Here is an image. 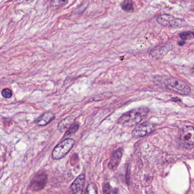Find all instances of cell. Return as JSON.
I'll return each mask as SVG.
<instances>
[{"label": "cell", "instance_id": "1", "mask_svg": "<svg viewBox=\"0 0 194 194\" xmlns=\"http://www.w3.org/2000/svg\"><path fill=\"white\" fill-rule=\"evenodd\" d=\"M148 113L146 108H138L123 114L118 120V124L124 125H136L144 120Z\"/></svg>", "mask_w": 194, "mask_h": 194}, {"label": "cell", "instance_id": "2", "mask_svg": "<svg viewBox=\"0 0 194 194\" xmlns=\"http://www.w3.org/2000/svg\"><path fill=\"white\" fill-rule=\"evenodd\" d=\"M164 85L168 89L181 95H188L191 88L183 81L174 77H166L164 80Z\"/></svg>", "mask_w": 194, "mask_h": 194}, {"label": "cell", "instance_id": "3", "mask_svg": "<svg viewBox=\"0 0 194 194\" xmlns=\"http://www.w3.org/2000/svg\"><path fill=\"white\" fill-rule=\"evenodd\" d=\"M75 144V140L69 138L61 141L57 145L53 150L52 157L53 160H59L63 158L69 153Z\"/></svg>", "mask_w": 194, "mask_h": 194}, {"label": "cell", "instance_id": "4", "mask_svg": "<svg viewBox=\"0 0 194 194\" xmlns=\"http://www.w3.org/2000/svg\"><path fill=\"white\" fill-rule=\"evenodd\" d=\"M156 21L164 26L172 28H180L186 26L187 25L186 21L184 19L180 18H176L168 14L160 15L157 18Z\"/></svg>", "mask_w": 194, "mask_h": 194}, {"label": "cell", "instance_id": "5", "mask_svg": "<svg viewBox=\"0 0 194 194\" xmlns=\"http://www.w3.org/2000/svg\"><path fill=\"white\" fill-rule=\"evenodd\" d=\"M180 139L187 148H194V127L187 126L180 130Z\"/></svg>", "mask_w": 194, "mask_h": 194}, {"label": "cell", "instance_id": "6", "mask_svg": "<svg viewBox=\"0 0 194 194\" xmlns=\"http://www.w3.org/2000/svg\"><path fill=\"white\" fill-rule=\"evenodd\" d=\"M47 182V176L45 172H39L31 180L29 188L32 191L42 190Z\"/></svg>", "mask_w": 194, "mask_h": 194}, {"label": "cell", "instance_id": "7", "mask_svg": "<svg viewBox=\"0 0 194 194\" xmlns=\"http://www.w3.org/2000/svg\"><path fill=\"white\" fill-rule=\"evenodd\" d=\"M155 129V126L150 123H144L137 126L133 132V136L136 138L145 137L151 133Z\"/></svg>", "mask_w": 194, "mask_h": 194}, {"label": "cell", "instance_id": "8", "mask_svg": "<svg viewBox=\"0 0 194 194\" xmlns=\"http://www.w3.org/2000/svg\"><path fill=\"white\" fill-rule=\"evenodd\" d=\"M122 148H119L113 151L110 156L108 167L111 170H114L118 166L121 160L122 156Z\"/></svg>", "mask_w": 194, "mask_h": 194}, {"label": "cell", "instance_id": "9", "mask_svg": "<svg viewBox=\"0 0 194 194\" xmlns=\"http://www.w3.org/2000/svg\"><path fill=\"white\" fill-rule=\"evenodd\" d=\"M85 176L83 174L79 175L71 186V189L73 194H81L83 191Z\"/></svg>", "mask_w": 194, "mask_h": 194}, {"label": "cell", "instance_id": "10", "mask_svg": "<svg viewBox=\"0 0 194 194\" xmlns=\"http://www.w3.org/2000/svg\"><path fill=\"white\" fill-rule=\"evenodd\" d=\"M55 118V116L51 112H45L41 114L36 120L35 123L38 126H45L49 124Z\"/></svg>", "mask_w": 194, "mask_h": 194}, {"label": "cell", "instance_id": "11", "mask_svg": "<svg viewBox=\"0 0 194 194\" xmlns=\"http://www.w3.org/2000/svg\"><path fill=\"white\" fill-rule=\"evenodd\" d=\"M75 120V117L73 116H69L65 118L60 122L57 126V129L61 132H63L73 125Z\"/></svg>", "mask_w": 194, "mask_h": 194}, {"label": "cell", "instance_id": "12", "mask_svg": "<svg viewBox=\"0 0 194 194\" xmlns=\"http://www.w3.org/2000/svg\"><path fill=\"white\" fill-rule=\"evenodd\" d=\"M168 49H167L166 47H156V49H152L150 55L152 56L153 57H157V58H161L164 56V55L167 53V52Z\"/></svg>", "mask_w": 194, "mask_h": 194}, {"label": "cell", "instance_id": "13", "mask_svg": "<svg viewBox=\"0 0 194 194\" xmlns=\"http://www.w3.org/2000/svg\"><path fill=\"white\" fill-rule=\"evenodd\" d=\"M121 6L122 9L125 12H132L134 11L133 2L130 0L124 1L121 5Z\"/></svg>", "mask_w": 194, "mask_h": 194}, {"label": "cell", "instance_id": "14", "mask_svg": "<svg viewBox=\"0 0 194 194\" xmlns=\"http://www.w3.org/2000/svg\"><path fill=\"white\" fill-rule=\"evenodd\" d=\"M180 38L183 41H188L194 38V32L192 31H184L179 34Z\"/></svg>", "mask_w": 194, "mask_h": 194}, {"label": "cell", "instance_id": "15", "mask_svg": "<svg viewBox=\"0 0 194 194\" xmlns=\"http://www.w3.org/2000/svg\"><path fill=\"white\" fill-rule=\"evenodd\" d=\"M67 2V0H53L51 3V6L54 8H60L63 6H65Z\"/></svg>", "mask_w": 194, "mask_h": 194}, {"label": "cell", "instance_id": "16", "mask_svg": "<svg viewBox=\"0 0 194 194\" xmlns=\"http://www.w3.org/2000/svg\"><path fill=\"white\" fill-rule=\"evenodd\" d=\"M97 187L94 183H90L88 184L85 193L87 194H97Z\"/></svg>", "mask_w": 194, "mask_h": 194}, {"label": "cell", "instance_id": "17", "mask_svg": "<svg viewBox=\"0 0 194 194\" xmlns=\"http://www.w3.org/2000/svg\"><path fill=\"white\" fill-rule=\"evenodd\" d=\"M79 126L78 124H73L72 125L69 127V128L68 130L67 131V132L65 134V136H69V135H71V134L76 133V132L77 131L78 129H79Z\"/></svg>", "mask_w": 194, "mask_h": 194}, {"label": "cell", "instance_id": "18", "mask_svg": "<svg viewBox=\"0 0 194 194\" xmlns=\"http://www.w3.org/2000/svg\"><path fill=\"white\" fill-rule=\"evenodd\" d=\"M2 96L5 99H10L13 96V92L9 88H5L1 92Z\"/></svg>", "mask_w": 194, "mask_h": 194}, {"label": "cell", "instance_id": "19", "mask_svg": "<svg viewBox=\"0 0 194 194\" xmlns=\"http://www.w3.org/2000/svg\"><path fill=\"white\" fill-rule=\"evenodd\" d=\"M113 189L109 183H106L103 186V192L105 194H110L113 192Z\"/></svg>", "mask_w": 194, "mask_h": 194}, {"label": "cell", "instance_id": "20", "mask_svg": "<svg viewBox=\"0 0 194 194\" xmlns=\"http://www.w3.org/2000/svg\"><path fill=\"white\" fill-rule=\"evenodd\" d=\"M184 44H185L184 41H179V42H178V45H179V46H183V45H184Z\"/></svg>", "mask_w": 194, "mask_h": 194}, {"label": "cell", "instance_id": "21", "mask_svg": "<svg viewBox=\"0 0 194 194\" xmlns=\"http://www.w3.org/2000/svg\"><path fill=\"white\" fill-rule=\"evenodd\" d=\"M25 1H33L34 0H25Z\"/></svg>", "mask_w": 194, "mask_h": 194}, {"label": "cell", "instance_id": "22", "mask_svg": "<svg viewBox=\"0 0 194 194\" xmlns=\"http://www.w3.org/2000/svg\"><path fill=\"white\" fill-rule=\"evenodd\" d=\"M192 70H193V71H194V68H193V69H192Z\"/></svg>", "mask_w": 194, "mask_h": 194}, {"label": "cell", "instance_id": "23", "mask_svg": "<svg viewBox=\"0 0 194 194\" xmlns=\"http://www.w3.org/2000/svg\"><path fill=\"white\" fill-rule=\"evenodd\" d=\"M48 1H49V0H48ZM50 1H51V0H50Z\"/></svg>", "mask_w": 194, "mask_h": 194}]
</instances>
